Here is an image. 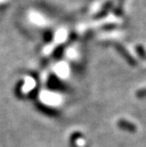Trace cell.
<instances>
[{"instance_id": "obj_3", "label": "cell", "mask_w": 146, "mask_h": 147, "mask_svg": "<svg viewBox=\"0 0 146 147\" xmlns=\"http://www.w3.org/2000/svg\"><path fill=\"white\" fill-rule=\"evenodd\" d=\"M40 108H41L42 110L44 111L46 114H48V115H49V116H54V115H55V111L53 110V109L49 108L48 106H45V105H40Z\"/></svg>"}, {"instance_id": "obj_1", "label": "cell", "mask_w": 146, "mask_h": 147, "mask_svg": "<svg viewBox=\"0 0 146 147\" xmlns=\"http://www.w3.org/2000/svg\"><path fill=\"white\" fill-rule=\"evenodd\" d=\"M118 126H119L120 129L127 131V132L133 133V132H136L137 131V127L134 123H130V121H126V120H123V119H122V120H120L118 121Z\"/></svg>"}, {"instance_id": "obj_4", "label": "cell", "mask_w": 146, "mask_h": 147, "mask_svg": "<svg viewBox=\"0 0 146 147\" xmlns=\"http://www.w3.org/2000/svg\"><path fill=\"white\" fill-rule=\"evenodd\" d=\"M137 97L139 99H142V98H145L146 97V88H142V89H139L138 92L136 93Z\"/></svg>"}, {"instance_id": "obj_5", "label": "cell", "mask_w": 146, "mask_h": 147, "mask_svg": "<svg viewBox=\"0 0 146 147\" xmlns=\"http://www.w3.org/2000/svg\"><path fill=\"white\" fill-rule=\"evenodd\" d=\"M138 49H139V55L141 56V58H143V59H145V60H146V54H145V52H144L143 51H142V49H141V48H139Z\"/></svg>"}, {"instance_id": "obj_2", "label": "cell", "mask_w": 146, "mask_h": 147, "mask_svg": "<svg viewBox=\"0 0 146 147\" xmlns=\"http://www.w3.org/2000/svg\"><path fill=\"white\" fill-rule=\"evenodd\" d=\"M117 49H118V51H119L120 54H122L123 57H124V59L128 62V63L130 64V65H136V62H135V60L133 59V57L131 55H129L128 53L126 52V51L123 48H122V47H120V46H117Z\"/></svg>"}]
</instances>
